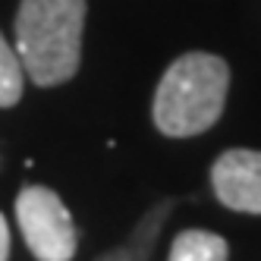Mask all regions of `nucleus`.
Here are the masks:
<instances>
[{"mask_svg":"<svg viewBox=\"0 0 261 261\" xmlns=\"http://www.w3.org/2000/svg\"><path fill=\"white\" fill-rule=\"evenodd\" d=\"M88 0H19L16 54L38 88H57L79 72Z\"/></svg>","mask_w":261,"mask_h":261,"instance_id":"1","label":"nucleus"},{"mask_svg":"<svg viewBox=\"0 0 261 261\" xmlns=\"http://www.w3.org/2000/svg\"><path fill=\"white\" fill-rule=\"evenodd\" d=\"M230 66L208 50H189L164 69L154 91L151 120L167 139L201 136L223 117Z\"/></svg>","mask_w":261,"mask_h":261,"instance_id":"2","label":"nucleus"},{"mask_svg":"<svg viewBox=\"0 0 261 261\" xmlns=\"http://www.w3.org/2000/svg\"><path fill=\"white\" fill-rule=\"evenodd\" d=\"M16 220L29 252L38 261H72L79 233L63 198L50 186H22L16 195Z\"/></svg>","mask_w":261,"mask_h":261,"instance_id":"3","label":"nucleus"},{"mask_svg":"<svg viewBox=\"0 0 261 261\" xmlns=\"http://www.w3.org/2000/svg\"><path fill=\"white\" fill-rule=\"evenodd\" d=\"M214 198L236 214H261V151L230 148L211 164Z\"/></svg>","mask_w":261,"mask_h":261,"instance_id":"4","label":"nucleus"},{"mask_svg":"<svg viewBox=\"0 0 261 261\" xmlns=\"http://www.w3.org/2000/svg\"><path fill=\"white\" fill-rule=\"evenodd\" d=\"M230 246L220 233L211 230H179L170 242L167 261H227Z\"/></svg>","mask_w":261,"mask_h":261,"instance_id":"5","label":"nucleus"},{"mask_svg":"<svg viewBox=\"0 0 261 261\" xmlns=\"http://www.w3.org/2000/svg\"><path fill=\"white\" fill-rule=\"evenodd\" d=\"M25 91V69L19 63V54L0 32V110L16 107Z\"/></svg>","mask_w":261,"mask_h":261,"instance_id":"6","label":"nucleus"},{"mask_svg":"<svg viewBox=\"0 0 261 261\" xmlns=\"http://www.w3.org/2000/svg\"><path fill=\"white\" fill-rule=\"evenodd\" d=\"M7 258H10V223L0 214V261H7Z\"/></svg>","mask_w":261,"mask_h":261,"instance_id":"7","label":"nucleus"},{"mask_svg":"<svg viewBox=\"0 0 261 261\" xmlns=\"http://www.w3.org/2000/svg\"><path fill=\"white\" fill-rule=\"evenodd\" d=\"M104 261H120V258H104Z\"/></svg>","mask_w":261,"mask_h":261,"instance_id":"8","label":"nucleus"}]
</instances>
